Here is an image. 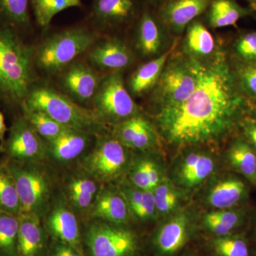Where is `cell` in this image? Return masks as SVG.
<instances>
[{
    "mask_svg": "<svg viewBox=\"0 0 256 256\" xmlns=\"http://www.w3.org/2000/svg\"><path fill=\"white\" fill-rule=\"evenodd\" d=\"M198 80L190 98L180 105L160 109L156 120L162 134L176 146L218 140L238 124L246 102L236 75L222 50L198 60Z\"/></svg>",
    "mask_w": 256,
    "mask_h": 256,
    "instance_id": "cell-1",
    "label": "cell"
},
{
    "mask_svg": "<svg viewBox=\"0 0 256 256\" xmlns=\"http://www.w3.org/2000/svg\"><path fill=\"white\" fill-rule=\"evenodd\" d=\"M34 50L20 32L0 24V99L21 106L35 82Z\"/></svg>",
    "mask_w": 256,
    "mask_h": 256,
    "instance_id": "cell-2",
    "label": "cell"
},
{
    "mask_svg": "<svg viewBox=\"0 0 256 256\" xmlns=\"http://www.w3.org/2000/svg\"><path fill=\"white\" fill-rule=\"evenodd\" d=\"M22 106L42 111L65 127L92 136L104 134L106 128V122L94 108L74 102L46 82H35Z\"/></svg>",
    "mask_w": 256,
    "mask_h": 256,
    "instance_id": "cell-3",
    "label": "cell"
},
{
    "mask_svg": "<svg viewBox=\"0 0 256 256\" xmlns=\"http://www.w3.org/2000/svg\"><path fill=\"white\" fill-rule=\"evenodd\" d=\"M97 38V32L86 26H74L56 32L34 50V64L44 73L58 74L90 50Z\"/></svg>",
    "mask_w": 256,
    "mask_h": 256,
    "instance_id": "cell-4",
    "label": "cell"
},
{
    "mask_svg": "<svg viewBox=\"0 0 256 256\" xmlns=\"http://www.w3.org/2000/svg\"><path fill=\"white\" fill-rule=\"evenodd\" d=\"M8 162L16 185L21 214L36 215L40 218L44 216L50 205L53 182L42 166L43 163L10 160Z\"/></svg>",
    "mask_w": 256,
    "mask_h": 256,
    "instance_id": "cell-5",
    "label": "cell"
},
{
    "mask_svg": "<svg viewBox=\"0 0 256 256\" xmlns=\"http://www.w3.org/2000/svg\"><path fill=\"white\" fill-rule=\"evenodd\" d=\"M198 62L186 54L169 58L154 94L160 109L180 105L192 96L198 80Z\"/></svg>",
    "mask_w": 256,
    "mask_h": 256,
    "instance_id": "cell-6",
    "label": "cell"
},
{
    "mask_svg": "<svg viewBox=\"0 0 256 256\" xmlns=\"http://www.w3.org/2000/svg\"><path fill=\"white\" fill-rule=\"evenodd\" d=\"M128 159L127 148L122 143L114 137L99 134L92 149L80 158L79 168L102 184L124 171Z\"/></svg>",
    "mask_w": 256,
    "mask_h": 256,
    "instance_id": "cell-7",
    "label": "cell"
},
{
    "mask_svg": "<svg viewBox=\"0 0 256 256\" xmlns=\"http://www.w3.org/2000/svg\"><path fill=\"white\" fill-rule=\"evenodd\" d=\"M92 106L106 124H120L139 114V108L126 88L120 72H112L101 79Z\"/></svg>",
    "mask_w": 256,
    "mask_h": 256,
    "instance_id": "cell-8",
    "label": "cell"
},
{
    "mask_svg": "<svg viewBox=\"0 0 256 256\" xmlns=\"http://www.w3.org/2000/svg\"><path fill=\"white\" fill-rule=\"evenodd\" d=\"M86 242L90 256H134L138 250L136 234L122 225L92 220Z\"/></svg>",
    "mask_w": 256,
    "mask_h": 256,
    "instance_id": "cell-9",
    "label": "cell"
},
{
    "mask_svg": "<svg viewBox=\"0 0 256 256\" xmlns=\"http://www.w3.org/2000/svg\"><path fill=\"white\" fill-rule=\"evenodd\" d=\"M0 153L10 161L44 163L47 160L46 144L22 114L13 120Z\"/></svg>",
    "mask_w": 256,
    "mask_h": 256,
    "instance_id": "cell-10",
    "label": "cell"
},
{
    "mask_svg": "<svg viewBox=\"0 0 256 256\" xmlns=\"http://www.w3.org/2000/svg\"><path fill=\"white\" fill-rule=\"evenodd\" d=\"M101 79L90 65L76 60L58 73V86L64 94L84 106L92 104Z\"/></svg>",
    "mask_w": 256,
    "mask_h": 256,
    "instance_id": "cell-11",
    "label": "cell"
},
{
    "mask_svg": "<svg viewBox=\"0 0 256 256\" xmlns=\"http://www.w3.org/2000/svg\"><path fill=\"white\" fill-rule=\"evenodd\" d=\"M58 200L50 206L44 216L46 230L56 242L70 246L84 256L77 214L63 196Z\"/></svg>",
    "mask_w": 256,
    "mask_h": 256,
    "instance_id": "cell-12",
    "label": "cell"
},
{
    "mask_svg": "<svg viewBox=\"0 0 256 256\" xmlns=\"http://www.w3.org/2000/svg\"><path fill=\"white\" fill-rule=\"evenodd\" d=\"M140 0H92L90 8V22L96 28H118L136 22L143 8Z\"/></svg>",
    "mask_w": 256,
    "mask_h": 256,
    "instance_id": "cell-13",
    "label": "cell"
},
{
    "mask_svg": "<svg viewBox=\"0 0 256 256\" xmlns=\"http://www.w3.org/2000/svg\"><path fill=\"white\" fill-rule=\"evenodd\" d=\"M212 0H168L156 10L165 28L175 34L204 14Z\"/></svg>",
    "mask_w": 256,
    "mask_h": 256,
    "instance_id": "cell-14",
    "label": "cell"
},
{
    "mask_svg": "<svg viewBox=\"0 0 256 256\" xmlns=\"http://www.w3.org/2000/svg\"><path fill=\"white\" fill-rule=\"evenodd\" d=\"M101 184L79 168L64 180V200L77 214L88 216L101 188Z\"/></svg>",
    "mask_w": 256,
    "mask_h": 256,
    "instance_id": "cell-15",
    "label": "cell"
},
{
    "mask_svg": "<svg viewBox=\"0 0 256 256\" xmlns=\"http://www.w3.org/2000/svg\"><path fill=\"white\" fill-rule=\"evenodd\" d=\"M88 60L96 68L108 72H120L132 64L131 50L118 38H109L97 42L90 47Z\"/></svg>",
    "mask_w": 256,
    "mask_h": 256,
    "instance_id": "cell-16",
    "label": "cell"
},
{
    "mask_svg": "<svg viewBox=\"0 0 256 256\" xmlns=\"http://www.w3.org/2000/svg\"><path fill=\"white\" fill-rule=\"evenodd\" d=\"M89 133L75 129H67L56 138L45 141L47 159L56 162L68 163L82 158L92 144V138Z\"/></svg>",
    "mask_w": 256,
    "mask_h": 256,
    "instance_id": "cell-17",
    "label": "cell"
},
{
    "mask_svg": "<svg viewBox=\"0 0 256 256\" xmlns=\"http://www.w3.org/2000/svg\"><path fill=\"white\" fill-rule=\"evenodd\" d=\"M87 216L122 225L129 220L130 210L122 191L101 186Z\"/></svg>",
    "mask_w": 256,
    "mask_h": 256,
    "instance_id": "cell-18",
    "label": "cell"
},
{
    "mask_svg": "<svg viewBox=\"0 0 256 256\" xmlns=\"http://www.w3.org/2000/svg\"><path fill=\"white\" fill-rule=\"evenodd\" d=\"M136 26V46L140 53L146 57L158 54L162 44L163 30L165 26L156 10L151 9L149 6L143 8Z\"/></svg>",
    "mask_w": 256,
    "mask_h": 256,
    "instance_id": "cell-19",
    "label": "cell"
},
{
    "mask_svg": "<svg viewBox=\"0 0 256 256\" xmlns=\"http://www.w3.org/2000/svg\"><path fill=\"white\" fill-rule=\"evenodd\" d=\"M114 138L126 148L138 150L152 148L156 140L152 124L140 114L116 124Z\"/></svg>",
    "mask_w": 256,
    "mask_h": 256,
    "instance_id": "cell-20",
    "label": "cell"
},
{
    "mask_svg": "<svg viewBox=\"0 0 256 256\" xmlns=\"http://www.w3.org/2000/svg\"><path fill=\"white\" fill-rule=\"evenodd\" d=\"M184 214L175 216L160 228L154 244L158 252L163 256H171L182 248L188 240L190 224Z\"/></svg>",
    "mask_w": 256,
    "mask_h": 256,
    "instance_id": "cell-21",
    "label": "cell"
},
{
    "mask_svg": "<svg viewBox=\"0 0 256 256\" xmlns=\"http://www.w3.org/2000/svg\"><path fill=\"white\" fill-rule=\"evenodd\" d=\"M45 230L36 215L20 216L16 256H40L45 246Z\"/></svg>",
    "mask_w": 256,
    "mask_h": 256,
    "instance_id": "cell-22",
    "label": "cell"
},
{
    "mask_svg": "<svg viewBox=\"0 0 256 256\" xmlns=\"http://www.w3.org/2000/svg\"><path fill=\"white\" fill-rule=\"evenodd\" d=\"M175 46L174 44L168 52L140 66L132 74L128 80V87L131 94L141 96L156 85Z\"/></svg>",
    "mask_w": 256,
    "mask_h": 256,
    "instance_id": "cell-23",
    "label": "cell"
},
{
    "mask_svg": "<svg viewBox=\"0 0 256 256\" xmlns=\"http://www.w3.org/2000/svg\"><path fill=\"white\" fill-rule=\"evenodd\" d=\"M185 30V54L197 60H205L215 53L216 48L214 38L202 21L197 18Z\"/></svg>",
    "mask_w": 256,
    "mask_h": 256,
    "instance_id": "cell-24",
    "label": "cell"
},
{
    "mask_svg": "<svg viewBox=\"0 0 256 256\" xmlns=\"http://www.w3.org/2000/svg\"><path fill=\"white\" fill-rule=\"evenodd\" d=\"M250 12L252 10L240 6L236 0H212L204 14L208 26L218 28L234 26Z\"/></svg>",
    "mask_w": 256,
    "mask_h": 256,
    "instance_id": "cell-25",
    "label": "cell"
},
{
    "mask_svg": "<svg viewBox=\"0 0 256 256\" xmlns=\"http://www.w3.org/2000/svg\"><path fill=\"white\" fill-rule=\"evenodd\" d=\"M214 169V162L210 156L202 152L190 153L180 166L178 180L186 188H194L206 180Z\"/></svg>",
    "mask_w": 256,
    "mask_h": 256,
    "instance_id": "cell-26",
    "label": "cell"
},
{
    "mask_svg": "<svg viewBox=\"0 0 256 256\" xmlns=\"http://www.w3.org/2000/svg\"><path fill=\"white\" fill-rule=\"evenodd\" d=\"M247 194V186L236 178L224 180L216 184L208 195V204L218 210L232 208L242 201Z\"/></svg>",
    "mask_w": 256,
    "mask_h": 256,
    "instance_id": "cell-27",
    "label": "cell"
},
{
    "mask_svg": "<svg viewBox=\"0 0 256 256\" xmlns=\"http://www.w3.org/2000/svg\"><path fill=\"white\" fill-rule=\"evenodd\" d=\"M228 158L232 168L256 186V152L252 146L244 140L235 141Z\"/></svg>",
    "mask_w": 256,
    "mask_h": 256,
    "instance_id": "cell-28",
    "label": "cell"
},
{
    "mask_svg": "<svg viewBox=\"0 0 256 256\" xmlns=\"http://www.w3.org/2000/svg\"><path fill=\"white\" fill-rule=\"evenodd\" d=\"M30 0H0V24L20 32L31 25Z\"/></svg>",
    "mask_w": 256,
    "mask_h": 256,
    "instance_id": "cell-29",
    "label": "cell"
},
{
    "mask_svg": "<svg viewBox=\"0 0 256 256\" xmlns=\"http://www.w3.org/2000/svg\"><path fill=\"white\" fill-rule=\"evenodd\" d=\"M0 212L21 215V206L14 178L6 158H0Z\"/></svg>",
    "mask_w": 256,
    "mask_h": 256,
    "instance_id": "cell-30",
    "label": "cell"
},
{
    "mask_svg": "<svg viewBox=\"0 0 256 256\" xmlns=\"http://www.w3.org/2000/svg\"><path fill=\"white\" fill-rule=\"evenodd\" d=\"M122 192L130 210L136 218L142 220L154 218L158 210L152 190H142L134 186L124 188Z\"/></svg>",
    "mask_w": 256,
    "mask_h": 256,
    "instance_id": "cell-31",
    "label": "cell"
},
{
    "mask_svg": "<svg viewBox=\"0 0 256 256\" xmlns=\"http://www.w3.org/2000/svg\"><path fill=\"white\" fill-rule=\"evenodd\" d=\"M82 0H30V6L36 22L46 28L56 15L69 8H80Z\"/></svg>",
    "mask_w": 256,
    "mask_h": 256,
    "instance_id": "cell-32",
    "label": "cell"
},
{
    "mask_svg": "<svg viewBox=\"0 0 256 256\" xmlns=\"http://www.w3.org/2000/svg\"><path fill=\"white\" fill-rule=\"evenodd\" d=\"M21 108L22 114L45 141L50 140L67 129H70L58 124L42 111L32 110L24 106H21Z\"/></svg>",
    "mask_w": 256,
    "mask_h": 256,
    "instance_id": "cell-33",
    "label": "cell"
},
{
    "mask_svg": "<svg viewBox=\"0 0 256 256\" xmlns=\"http://www.w3.org/2000/svg\"><path fill=\"white\" fill-rule=\"evenodd\" d=\"M20 216L0 212V256H16Z\"/></svg>",
    "mask_w": 256,
    "mask_h": 256,
    "instance_id": "cell-34",
    "label": "cell"
},
{
    "mask_svg": "<svg viewBox=\"0 0 256 256\" xmlns=\"http://www.w3.org/2000/svg\"><path fill=\"white\" fill-rule=\"evenodd\" d=\"M160 173L158 166L150 160L138 162L133 168L130 180L133 186L142 190H153L159 184Z\"/></svg>",
    "mask_w": 256,
    "mask_h": 256,
    "instance_id": "cell-35",
    "label": "cell"
},
{
    "mask_svg": "<svg viewBox=\"0 0 256 256\" xmlns=\"http://www.w3.org/2000/svg\"><path fill=\"white\" fill-rule=\"evenodd\" d=\"M212 248L218 256H250L246 240L240 236L217 237L212 242Z\"/></svg>",
    "mask_w": 256,
    "mask_h": 256,
    "instance_id": "cell-36",
    "label": "cell"
},
{
    "mask_svg": "<svg viewBox=\"0 0 256 256\" xmlns=\"http://www.w3.org/2000/svg\"><path fill=\"white\" fill-rule=\"evenodd\" d=\"M158 212L168 214L172 212L178 201V196L174 188L168 183H160L152 190Z\"/></svg>",
    "mask_w": 256,
    "mask_h": 256,
    "instance_id": "cell-37",
    "label": "cell"
},
{
    "mask_svg": "<svg viewBox=\"0 0 256 256\" xmlns=\"http://www.w3.org/2000/svg\"><path fill=\"white\" fill-rule=\"evenodd\" d=\"M236 78L242 94L256 99V62L242 65L238 69Z\"/></svg>",
    "mask_w": 256,
    "mask_h": 256,
    "instance_id": "cell-38",
    "label": "cell"
},
{
    "mask_svg": "<svg viewBox=\"0 0 256 256\" xmlns=\"http://www.w3.org/2000/svg\"><path fill=\"white\" fill-rule=\"evenodd\" d=\"M235 50L245 63H256V32H248L239 37L236 43Z\"/></svg>",
    "mask_w": 256,
    "mask_h": 256,
    "instance_id": "cell-39",
    "label": "cell"
},
{
    "mask_svg": "<svg viewBox=\"0 0 256 256\" xmlns=\"http://www.w3.org/2000/svg\"><path fill=\"white\" fill-rule=\"evenodd\" d=\"M212 214L230 232L238 228L244 218V215L239 210H224Z\"/></svg>",
    "mask_w": 256,
    "mask_h": 256,
    "instance_id": "cell-40",
    "label": "cell"
},
{
    "mask_svg": "<svg viewBox=\"0 0 256 256\" xmlns=\"http://www.w3.org/2000/svg\"><path fill=\"white\" fill-rule=\"evenodd\" d=\"M204 224L207 229L218 236L230 235L232 232L215 218L212 213L208 214L204 218Z\"/></svg>",
    "mask_w": 256,
    "mask_h": 256,
    "instance_id": "cell-41",
    "label": "cell"
},
{
    "mask_svg": "<svg viewBox=\"0 0 256 256\" xmlns=\"http://www.w3.org/2000/svg\"><path fill=\"white\" fill-rule=\"evenodd\" d=\"M50 256H82L74 248L63 242H56Z\"/></svg>",
    "mask_w": 256,
    "mask_h": 256,
    "instance_id": "cell-42",
    "label": "cell"
},
{
    "mask_svg": "<svg viewBox=\"0 0 256 256\" xmlns=\"http://www.w3.org/2000/svg\"><path fill=\"white\" fill-rule=\"evenodd\" d=\"M242 127L247 142L256 152V120L254 119L246 120L242 122Z\"/></svg>",
    "mask_w": 256,
    "mask_h": 256,
    "instance_id": "cell-43",
    "label": "cell"
},
{
    "mask_svg": "<svg viewBox=\"0 0 256 256\" xmlns=\"http://www.w3.org/2000/svg\"><path fill=\"white\" fill-rule=\"evenodd\" d=\"M8 132V127H6V122L2 112L0 111V142L4 140L6 137V133Z\"/></svg>",
    "mask_w": 256,
    "mask_h": 256,
    "instance_id": "cell-44",
    "label": "cell"
},
{
    "mask_svg": "<svg viewBox=\"0 0 256 256\" xmlns=\"http://www.w3.org/2000/svg\"><path fill=\"white\" fill-rule=\"evenodd\" d=\"M143 1L146 2L148 6H150V8H154L156 10H158L168 0H143Z\"/></svg>",
    "mask_w": 256,
    "mask_h": 256,
    "instance_id": "cell-45",
    "label": "cell"
},
{
    "mask_svg": "<svg viewBox=\"0 0 256 256\" xmlns=\"http://www.w3.org/2000/svg\"><path fill=\"white\" fill-rule=\"evenodd\" d=\"M246 1L250 5V8H252L250 10L256 11V0H246Z\"/></svg>",
    "mask_w": 256,
    "mask_h": 256,
    "instance_id": "cell-46",
    "label": "cell"
},
{
    "mask_svg": "<svg viewBox=\"0 0 256 256\" xmlns=\"http://www.w3.org/2000/svg\"><path fill=\"white\" fill-rule=\"evenodd\" d=\"M252 116H254V118L256 120V108L255 109H254V111H252Z\"/></svg>",
    "mask_w": 256,
    "mask_h": 256,
    "instance_id": "cell-47",
    "label": "cell"
},
{
    "mask_svg": "<svg viewBox=\"0 0 256 256\" xmlns=\"http://www.w3.org/2000/svg\"></svg>",
    "mask_w": 256,
    "mask_h": 256,
    "instance_id": "cell-48",
    "label": "cell"
}]
</instances>
